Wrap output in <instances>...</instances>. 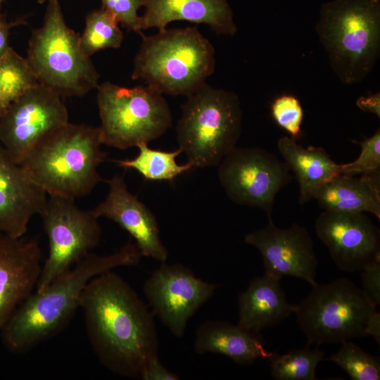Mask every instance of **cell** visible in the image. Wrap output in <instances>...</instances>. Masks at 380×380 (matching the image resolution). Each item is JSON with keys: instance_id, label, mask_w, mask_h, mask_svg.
<instances>
[{"instance_id": "obj_22", "label": "cell", "mask_w": 380, "mask_h": 380, "mask_svg": "<svg viewBox=\"0 0 380 380\" xmlns=\"http://www.w3.org/2000/svg\"><path fill=\"white\" fill-rule=\"evenodd\" d=\"M324 210L370 213L380 219V174H340L319 186L314 194Z\"/></svg>"}, {"instance_id": "obj_34", "label": "cell", "mask_w": 380, "mask_h": 380, "mask_svg": "<svg viewBox=\"0 0 380 380\" xmlns=\"http://www.w3.org/2000/svg\"><path fill=\"white\" fill-rule=\"evenodd\" d=\"M27 24L25 18H20L8 21L5 15L0 13V59L8 51L11 30L15 27Z\"/></svg>"}, {"instance_id": "obj_37", "label": "cell", "mask_w": 380, "mask_h": 380, "mask_svg": "<svg viewBox=\"0 0 380 380\" xmlns=\"http://www.w3.org/2000/svg\"><path fill=\"white\" fill-rule=\"evenodd\" d=\"M49 1H51V0H37L38 3L40 4H44L45 2H48Z\"/></svg>"}, {"instance_id": "obj_20", "label": "cell", "mask_w": 380, "mask_h": 380, "mask_svg": "<svg viewBox=\"0 0 380 380\" xmlns=\"http://www.w3.org/2000/svg\"><path fill=\"white\" fill-rule=\"evenodd\" d=\"M239 326L255 333L275 326L294 313L280 279L264 274L251 281L238 298Z\"/></svg>"}, {"instance_id": "obj_17", "label": "cell", "mask_w": 380, "mask_h": 380, "mask_svg": "<svg viewBox=\"0 0 380 380\" xmlns=\"http://www.w3.org/2000/svg\"><path fill=\"white\" fill-rule=\"evenodd\" d=\"M42 268L36 239L0 233V331L36 288Z\"/></svg>"}, {"instance_id": "obj_8", "label": "cell", "mask_w": 380, "mask_h": 380, "mask_svg": "<svg viewBox=\"0 0 380 380\" xmlns=\"http://www.w3.org/2000/svg\"><path fill=\"white\" fill-rule=\"evenodd\" d=\"M103 144L125 150L148 144L172 125V113L163 94L147 85L133 87L104 82L97 87Z\"/></svg>"}, {"instance_id": "obj_38", "label": "cell", "mask_w": 380, "mask_h": 380, "mask_svg": "<svg viewBox=\"0 0 380 380\" xmlns=\"http://www.w3.org/2000/svg\"><path fill=\"white\" fill-rule=\"evenodd\" d=\"M6 0H0V13H1V8H2V6H3V4L4 3Z\"/></svg>"}, {"instance_id": "obj_10", "label": "cell", "mask_w": 380, "mask_h": 380, "mask_svg": "<svg viewBox=\"0 0 380 380\" xmlns=\"http://www.w3.org/2000/svg\"><path fill=\"white\" fill-rule=\"evenodd\" d=\"M49 240V255L37 284L42 291L96 247L101 227L93 210L80 208L75 200L49 196L39 213Z\"/></svg>"}, {"instance_id": "obj_3", "label": "cell", "mask_w": 380, "mask_h": 380, "mask_svg": "<svg viewBox=\"0 0 380 380\" xmlns=\"http://www.w3.org/2000/svg\"><path fill=\"white\" fill-rule=\"evenodd\" d=\"M99 127L70 122L43 137L20 163L49 196L75 200L103 180L98 167L106 157Z\"/></svg>"}, {"instance_id": "obj_35", "label": "cell", "mask_w": 380, "mask_h": 380, "mask_svg": "<svg viewBox=\"0 0 380 380\" xmlns=\"http://www.w3.org/2000/svg\"><path fill=\"white\" fill-rule=\"evenodd\" d=\"M357 106L365 112L372 113L380 118V93L368 96H360L356 101Z\"/></svg>"}, {"instance_id": "obj_30", "label": "cell", "mask_w": 380, "mask_h": 380, "mask_svg": "<svg viewBox=\"0 0 380 380\" xmlns=\"http://www.w3.org/2000/svg\"><path fill=\"white\" fill-rule=\"evenodd\" d=\"M271 112L276 122L292 137L300 134L304 113L299 100L293 95H281L271 105Z\"/></svg>"}, {"instance_id": "obj_28", "label": "cell", "mask_w": 380, "mask_h": 380, "mask_svg": "<svg viewBox=\"0 0 380 380\" xmlns=\"http://www.w3.org/2000/svg\"><path fill=\"white\" fill-rule=\"evenodd\" d=\"M329 360L342 368L353 380H379L380 361L352 341L341 343Z\"/></svg>"}, {"instance_id": "obj_9", "label": "cell", "mask_w": 380, "mask_h": 380, "mask_svg": "<svg viewBox=\"0 0 380 380\" xmlns=\"http://www.w3.org/2000/svg\"><path fill=\"white\" fill-rule=\"evenodd\" d=\"M376 307L362 288L347 278L312 286L294 313L308 344L342 343L367 336Z\"/></svg>"}, {"instance_id": "obj_31", "label": "cell", "mask_w": 380, "mask_h": 380, "mask_svg": "<svg viewBox=\"0 0 380 380\" xmlns=\"http://www.w3.org/2000/svg\"><path fill=\"white\" fill-rule=\"evenodd\" d=\"M102 8L109 12L122 27L129 31L141 33L138 11L143 0H101Z\"/></svg>"}, {"instance_id": "obj_13", "label": "cell", "mask_w": 380, "mask_h": 380, "mask_svg": "<svg viewBox=\"0 0 380 380\" xmlns=\"http://www.w3.org/2000/svg\"><path fill=\"white\" fill-rule=\"evenodd\" d=\"M217 288L186 267L165 262L151 273L143 287L153 312L177 338L183 336L189 319Z\"/></svg>"}, {"instance_id": "obj_15", "label": "cell", "mask_w": 380, "mask_h": 380, "mask_svg": "<svg viewBox=\"0 0 380 380\" xmlns=\"http://www.w3.org/2000/svg\"><path fill=\"white\" fill-rule=\"evenodd\" d=\"M244 241L260 251L267 275L279 279L290 276L311 286L317 284V259L312 239L304 227L294 223L280 228L271 217L265 227L247 234Z\"/></svg>"}, {"instance_id": "obj_12", "label": "cell", "mask_w": 380, "mask_h": 380, "mask_svg": "<svg viewBox=\"0 0 380 380\" xmlns=\"http://www.w3.org/2000/svg\"><path fill=\"white\" fill-rule=\"evenodd\" d=\"M63 97L37 84L16 99L0 117V141L20 165L46 134L69 122Z\"/></svg>"}, {"instance_id": "obj_32", "label": "cell", "mask_w": 380, "mask_h": 380, "mask_svg": "<svg viewBox=\"0 0 380 380\" xmlns=\"http://www.w3.org/2000/svg\"><path fill=\"white\" fill-rule=\"evenodd\" d=\"M362 289L377 307L380 303V260L375 261L361 271Z\"/></svg>"}, {"instance_id": "obj_4", "label": "cell", "mask_w": 380, "mask_h": 380, "mask_svg": "<svg viewBox=\"0 0 380 380\" xmlns=\"http://www.w3.org/2000/svg\"><path fill=\"white\" fill-rule=\"evenodd\" d=\"M140 34L132 80H142L161 94L186 97L214 72L215 49L197 26Z\"/></svg>"}, {"instance_id": "obj_16", "label": "cell", "mask_w": 380, "mask_h": 380, "mask_svg": "<svg viewBox=\"0 0 380 380\" xmlns=\"http://www.w3.org/2000/svg\"><path fill=\"white\" fill-rule=\"evenodd\" d=\"M106 182L108 193L92 210L94 214L113 221L127 232L142 256L165 262L168 251L160 239L154 214L129 191L123 176L115 175Z\"/></svg>"}, {"instance_id": "obj_33", "label": "cell", "mask_w": 380, "mask_h": 380, "mask_svg": "<svg viewBox=\"0 0 380 380\" xmlns=\"http://www.w3.org/2000/svg\"><path fill=\"white\" fill-rule=\"evenodd\" d=\"M139 378L143 380H177L179 377L168 370L160 362L158 356L154 357L144 367Z\"/></svg>"}, {"instance_id": "obj_14", "label": "cell", "mask_w": 380, "mask_h": 380, "mask_svg": "<svg viewBox=\"0 0 380 380\" xmlns=\"http://www.w3.org/2000/svg\"><path fill=\"white\" fill-rule=\"evenodd\" d=\"M315 231L342 271H362L380 260V232L365 213L324 210Z\"/></svg>"}, {"instance_id": "obj_26", "label": "cell", "mask_w": 380, "mask_h": 380, "mask_svg": "<svg viewBox=\"0 0 380 380\" xmlns=\"http://www.w3.org/2000/svg\"><path fill=\"white\" fill-rule=\"evenodd\" d=\"M118 22L102 7L89 12L85 18V27L80 35V44L85 54L90 56L103 49H118L123 41V33Z\"/></svg>"}, {"instance_id": "obj_5", "label": "cell", "mask_w": 380, "mask_h": 380, "mask_svg": "<svg viewBox=\"0 0 380 380\" xmlns=\"http://www.w3.org/2000/svg\"><path fill=\"white\" fill-rule=\"evenodd\" d=\"M315 30L339 81L360 83L380 56V0L324 3Z\"/></svg>"}, {"instance_id": "obj_6", "label": "cell", "mask_w": 380, "mask_h": 380, "mask_svg": "<svg viewBox=\"0 0 380 380\" xmlns=\"http://www.w3.org/2000/svg\"><path fill=\"white\" fill-rule=\"evenodd\" d=\"M238 96L207 83L186 96L176 131L179 148L193 168L217 167L242 131Z\"/></svg>"}, {"instance_id": "obj_23", "label": "cell", "mask_w": 380, "mask_h": 380, "mask_svg": "<svg viewBox=\"0 0 380 380\" xmlns=\"http://www.w3.org/2000/svg\"><path fill=\"white\" fill-rule=\"evenodd\" d=\"M277 148L297 179L301 205L312 200L315 191L323 184L341 174L340 164L321 147L305 148L296 138L285 136L278 140Z\"/></svg>"}, {"instance_id": "obj_21", "label": "cell", "mask_w": 380, "mask_h": 380, "mask_svg": "<svg viewBox=\"0 0 380 380\" xmlns=\"http://www.w3.org/2000/svg\"><path fill=\"white\" fill-rule=\"evenodd\" d=\"M194 350L198 354H221L239 365L252 364L258 358L270 360L275 354L265 348L260 333L220 320L206 321L198 327Z\"/></svg>"}, {"instance_id": "obj_1", "label": "cell", "mask_w": 380, "mask_h": 380, "mask_svg": "<svg viewBox=\"0 0 380 380\" xmlns=\"http://www.w3.org/2000/svg\"><path fill=\"white\" fill-rule=\"evenodd\" d=\"M80 308L100 362L120 376L139 378L158 356V341L153 315L135 291L111 270L89 281Z\"/></svg>"}, {"instance_id": "obj_11", "label": "cell", "mask_w": 380, "mask_h": 380, "mask_svg": "<svg viewBox=\"0 0 380 380\" xmlns=\"http://www.w3.org/2000/svg\"><path fill=\"white\" fill-rule=\"evenodd\" d=\"M219 181L235 203L258 208L271 218L277 193L293 178L284 162L258 147L235 146L217 165Z\"/></svg>"}, {"instance_id": "obj_7", "label": "cell", "mask_w": 380, "mask_h": 380, "mask_svg": "<svg viewBox=\"0 0 380 380\" xmlns=\"http://www.w3.org/2000/svg\"><path fill=\"white\" fill-rule=\"evenodd\" d=\"M42 26L29 40L25 58L39 84L61 97L83 96L99 86V73L66 24L58 0L47 2Z\"/></svg>"}, {"instance_id": "obj_2", "label": "cell", "mask_w": 380, "mask_h": 380, "mask_svg": "<svg viewBox=\"0 0 380 380\" xmlns=\"http://www.w3.org/2000/svg\"><path fill=\"white\" fill-rule=\"evenodd\" d=\"M141 257L131 242L109 255L89 253L43 291L27 298L1 330L3 345L11 353H23L51 338L80 308L82 295L91 279L118 267L137 265Z\"/></svg>"}, {"instance_id": "obj_18", "label": "cell", "mask_w": 380, "mask_h": 380, "mask_svg": "<svg viewBox=\"0 0 380 380\" xmlns=\"http://www.w3.org/2000/svg\"><path fill=\"white\" fill-rule=\"evenodd\" d=\"M47 195L34 184L0 143V233L23 237L39 215Z\"/></svg>"}, {"instance_id": "obj_36", "label": "cell", "mask_w": 380, "mask_h": 380, "mask_svg": "<svg viewBox=\"0 0 380 380\" xmlns=\"http://www.w3.org/2000/svg\"><path fill=\"white\" fill-rule=\"evenodd\" d=\"M367 336H371L375 341L380 343V314L374 311L369 317L366 329Z\"/></svg>"}, {"instance_id": "obj_27", "label": "cell", "mask_w": 380, "mask_h": 380, "mask_svg": "<svg viewBox=\"0 0 380 380\" xmlns=\"http://www.w3.org/2000/svg\"><path fill=\"white\" fill-rule=\"evenodd\" d=\"M324 356L323 351L309 344L283 355L275 353L270 359V374L277 380H315L317 366Z\"/></svg>"}, {"instance_id": "obj_24", "label": "cell", "mask_w": 380, "mask_h": 380, "mask_svg": "<svg viewBox=\"0 0 380 380\" xmlns=\"http://www.w3.org/2000/svg\"><path fill=\"white\" fill-rule=\"evenodd\" d=\"M138 154L132 159L115 160L119 166L132 169L149 181H173L177 177L191 170L186 163L179 165L176 158L182 152L178 148L173 151H165L148 147V144L137 146Z\"/></svg>"}, {"instance_id": "obj_19", "label": "cell", "mask_w": 380, "mask_h": 380, "mask_svg": "<svg viewBox=\"0 0 380 380\" xmlns=\"http://www.w3.org/2000/svg\"><path fill=\"white\" fill-rule=\"evenodd\" d=\"M140 30H163L171 22L184 20L207 25L217 35L237 32L233 12L227 0H143Z\"/></svg>"}, {"instance_id": "obj_29", "label": "cell", "mask_w": 380, "mask_h": 380, "mask_svg": "<svg viewBox=\"0 0 380 380\" xmlns=\"http://www.w3.org/2000/svg\"><path fill=\"white\" fill-rule=\"evenodd\" d=\"M361 146V153L354 161L341 164V173L350 176L380 174V129L362 141H353Z\"/></svg>"}, {"instance_id": "obj_25", "label": "cell", "mask_w": 380, "mask_h": 380, "mask_svg": "<svg viewBox=\"0 0 380 380\" xmlns=\"http://www.w3.org/2000/svg\"><path fill=\"white\" fill-rule=\"evenodd\" d=\"M37 84L26 59L11 47L0 59V117L16 99Z\"/></svg>"}]
</instances>
